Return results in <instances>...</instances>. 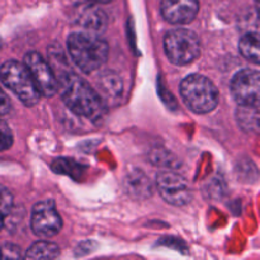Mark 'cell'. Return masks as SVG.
Returning a JSON list of instances; mask_svg holds the SVG:
<instances>
[{"label":"cell","instance_id":"23","mask_svg":"<svg viewBox=\"0 0 260 260\" xmlns=\"http://www.w3.org/2000/svg\"><path fill=\"white\" fill-rule=\"evenodd\" d=\"M255 5H256V12H258L260 17V0H255Z\"/></svg>","mask_w":260,"mask_h":260},{"label":"cell","instance_id":"11","mask_svg":"<svg viewBox=\"0 0 260 260\" xmlns=\"http://www.w3.org/2000/svg\"><path fill=\"white\" fill-rule=\"evenodd\" d=\"M161 14L172 24H187L197 15L200 9L198 0H161Z\"/></svg>","mask_w":260,"mask_h":260},{"label":"cell","instance_id":"14","mask_svg":"<svg viewBox=\"0 0 260 260\" xmlns=\"http://www.w3.org/2000/svg\"><path fill=\"white\" fill-rule=\"evenodd\" d=\"M60 255V249L50 241H37L28 249L25 258L28 259H56Z\"/></svg>","mask_w":260,"mask_h":260},{"label":"cell","instance_id":"20","mask_svg":"<svg viewBox=\"0 0 260 260\" xmlns=\"http://www.w3.org/2000/svg\"><path fill=\"white\" fill-rule=\"evenodd\" d=\"M10 108H12L10 99L8 98L5 91L0 88V116H4V114L9 113Z\"/></svg>","mask_w":260,"mask_h":260},{"label":"cell","instance_id":"12","mask_svg":"<svg viewBox=\"0 0 260 260\" xmlns=\"http://www.w3.org/2000/svg\"><path fill=\"white\" fill-rule=\"evenodd\" d=\"M124 187H126L128 194L137 198H147L152 193L151 183H150L149 178L139 170L128 173V175L124 179Z\"/></svg>","mask_w":260,"mask_h":260},{"label":"cell","instance_id":"16","mask_svg":"<svg viewBox=\"0 0 260 260\" xmlns=\"http://www.w3.org/2000/svg\"><path fill=\"white\" fill-rule=\"evenodd\" d=\"M101 91L106 96H117L121 94L122 90V83L117 75H113L112 73H106L101 76Z\"/></svg>","mask_w":260,"mask_h":260},{"label":"cell","instance_id":"19","mask_svg":"<svg viewBox=\"0 0 260 260\" xmlns=\"http://www.w3.org/2000/svg\"><path fill=\"white\" fill-rule=\"evenodd\" d=\"M22 256L20 249L13 244H7L0 249V258L3 259H19Z\"/></svg>","mask_w":260,"mask_h":260},{"label":"cell","instance_id":"18","mask_svg":"<svg viewBox=\"0 0 260 260\" xmlns=\"http://www.w3.org/2000/svg\"><path fill=\"white\" fill-rule=\"evenodd\" d=\"M13 207V197L10 192L5 188L0 187V212L8 215Z\"/></svg>","mask_w":260,"mask_h":260},{"label":"cell","instance_id":"8","mask_svg":"<svg viewBox=\"0 0 260 260\" xmlns=\"http://www.w3.org/2000/svg\"><path fill=\"white\" fill-rule=\"evenodd\" d=\"M156 185L165 202L173 206H184L192 200L190 185L182 175L174 172H160Z\"/></svg>","mask_w":260,"mask_h":260},{"label":"cell","instance_id":"9","mask_svg":"<svg viewBox=\"0 0 260 260\" xmlns=\"http://www.w3.org/2000/svg\"><path fill=\"white\" fill-rule=\"evenodd\" d=\"M24 65L35 80L41 95L52 96L58 90L57 76L45 58L37 52H29L24 57Z\"/></svg>","mask_w":260,"mask_h":260},{"label":"cell","instance_id":"15","mask_svg":"<svg viewBox=\"0 0 260 260\" xmlns=\"http://www.w3.org/2000/svg\"><path fill=\"white\" fill-rule=\"evenodd\" d=\"M238 121L245 129L260 128V109L258 107L240 106L238 111Z\"/></svg>","mask_w":260,"mask_h":260},{"label":"cell","instance_id":"17","mask_svg":"<svg viewBox=\"0 0 260 260\" xmlns=\"http://www.w3.org/2000/svg\"><path fill=\"white\" fill-rule=\"evenodd\" d=\"M13 145V134L7 122L0 119V151L10 149Z\"/></svg>","mask_w":260,"mask_h":260},{"label":"cell","instance_id":"22","mask_svg":"<svg viewBox=\"0 0 260 260\" xmlns=\"http://www.w3.org/2000/svg\"><path fill=\"white\" fill-rule=\"evenodd\" d=\"M3 226H4V215L0 212V231H2Z\"/></svg>","mask_w":260,"mask_h":260},{"label":"cell","instance_id":"4","mask_svg":"<svg viewBox=\"0 0 260 260\" xmlns=\"http://www.w3.org/2000/svg\"><path fill=\"white\" fill-rule=\"evenodd\" d=\"M0 80L25 106L32 107L40 102L41 93L24 63L14 60L3 63L0 68Z\"/></svg>","mask_w":260,"mask_h":260},{"label":"cell","instance_id":"7","mask_svg":"<svg viewBox=\"0 0 260 260\" xmlns=\"http://www.w3.org/2000/svg\"><path fill=\"white\" fill-rule=\"evenodd\" d=\"M30 226L33 233L42 239H50L60 233L62 220L56 210L53 201H41L33 207Z\"/></svg>","mask_w":260,"mask_h":260},{"label":"cell","instance_id":"21","mask_svg":"<svg viewBox=\"0 0 260 260\" xmlns=\"http://www.w3.org/2000/svg\"><path fill=\"white\" fill-rule=\"evenodd\" d=\"M85 2L95 3V4H104V3H109L111 0H85Z\"/></svg>","mask_w":260,"mask_h":260},{"label":"cell","instance_id":"13","mask_svg":"<svg viewBox=\"0 0 260 260\" xmlns=\"http://www.w3.org/2000/svg\"><path fill=\"white\" fill-rule=\"evenodd\" d=\"M239 51L250 62L260 65V32L246 33L239 42Z\"/></svg>","mask_w":260,"mask_h":260},{"label":"cell","instance_id":"10","mask_svg":"<svg viewBox=\"0 0 260 260\" xmlns=\"http://www.w3.org/2000/svg\"><path fill=\"white\" fill-rule=\"evenodd\" d=\"M71 18L74 23L83 28L85 32L95 33V35L104 32L108 23L106 13L95 3L90 2L76 5L74 8Z\"/></svg>","mask_w":260,"mask_h":260},{"label":"cell","instance_id":"3","mask_svg":"<svg viewBox=\"0 0 260 260\" xmlns=\"http://www.w3.org/2000/svg\"><path fill=\"white\" fill-rule=\"evenodd\" d=\"M185 106L194 113H210L218 104V90L206 76L192 74L183 79L179 86Z\"/></svg>","mask_w":260,"mask_h":260},{"label":"cell","instance_id":"2","mask_svg":"<svg viewBox=\"0 0 260 260\" xmlns=\"http://www.w3.org/2000/svg\"><path fill=\"white\" fill-rule=\"evenodd\" d=\"M68 48L75 65L85 74L98 70L108 57V45L95 33H71L68 38Z\"/></svg>","mask_w":260,"mask_h":260},{"label":"cell","instance_id":"6","mask_svg":"<svg viewBox=\"0 0 260 260\" xmlns=\"http://www.w3.org/2000/svg\"><path fill=\"white\" fill-rule=\"evenodd\" d=\"M231 94L240 106H260V71L244 69L231 81Z\"/></svg>","mask_w":260,"mask_h":260},{"label":"cell","instance_id":"5","mask_svg":"<svg viewBox=\"0 0 260 260\" xmlns=\"http://www.w3.org/2000/svg\"><path fill=\"white\" fill-rule=\"evenodd\" d=\"M164 50L170 62L175 65H188L200 56V38L190 29H173L165 36Z\"/></svg>","mask_w":260,"mask_h":260},{"label":"cell","instance_id":"1","mask_svg":"<svg viewBox=\"0 0 260 260\" xmlns=\"http://www.w3.org/2000/svg\"><path fill=\"white\" fill-rule=\"evenodd\" d=\"M58 90L66 106L78 116L99 121L106 113V104L98 91L71 71L60 75Z\"/></svg>","mask_w":260,"mask_h":260}]
</instances>
